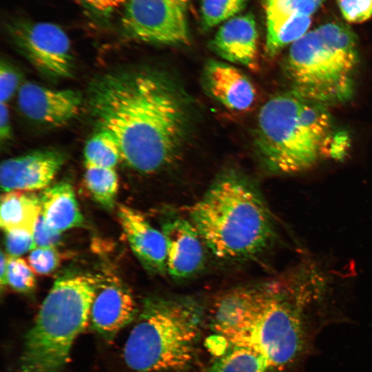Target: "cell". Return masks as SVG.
<instances>
[{"label": "cell", "mask_w": 372, "mask_h": 372, "mask_svg": "<svg viewBox=\"0 0 372 372\" xmlns=\"http://www.w3.org/2000/svg\"><path fill=\"white\" fill-rule=\"evenodd\" d=\"M118 217L130 246L149 273H167V245L162 231L154 228L138 211L120 205Z\"/></svg>", "instance_id": "9a60e30c"}, {"label": "cell", "mask_w": 372, "mask_h": 372, "mask_svg": "<svg viewBox=\"0 0 372 372\" xmlns=\"http://www.w3.org/2000/svg\"><path fill=\"white\" fill-rule=\"evenodd\" d=\"M258 40L254 17L247 13L225 21L211 40V48L229 62L256 70L258 66Z\"/></svg>", "instance_id": "2e32d148"}, {"label": "cell", "mask_w": 372, "mask_h": 372, "mask_svg": "<svg viewBox=\"0 0 372 372\" xmlns=\"http://www.w3.org/2000/svg\"><path fill=\"white\" fill-rule=\"evenodd\" d=\"M4 26L12 43L41 73L54 79L72 76L71 41L59 25L13 17Z\"/></svg>", "instance_id": "ba28073f"}, {"label": "cell", "mask_w": 372, "mask_h": 372, "mask_svg": "<svg viewBox=\"0 0 372 372\" xmlns=\"http://www.w3.org/2000/svg\"><path fill=\"white\" fill-rule=\"evenodd\" d=\"M98 276L57 279L25 337L21 372H62L74 341L90 320Z\"/></svg>", "instance_id": "52a82bcc"}, {"label": "cell", "mask_w": 372, "mask_h": 372, "mask_svg": "<svg viewBox=\"0 0 372 372\" xmlns=\"http://www.w3.org/2000/svg\"><path fill=\"white\" fill-rule=\"evenodd\" d=\"M61 258L56 247H36L29 254L28 262L34 272L47 275L59 267Z\"/></svg>", "instance_id": "d4e9b609"}, {"label": "cell", "mask_w": 372, "mask_h": 372, "mask_svg": "<svg viewBox=\"0 0 372 372\" xmlns=\"http://www.w3.org/2000/svg\"><path fill=\"white\" fill-rule=\"evenodd\" d=\"M343 18L351 23H361L372 17V0H337Z\"/></svg>", "instance_id": "484cf974"}, {"label": "cell", "mask_w": 372, "mask_h": 372, "mask_svg": "<svg viewBox=\"0 0 372 372\" xmlns=\"http://www.w3.org/2000/svg\"><path fill=\"white\" fill-rule=\"evenodd\" d=\"M266 359L247 347L229 345L210 365L207 372H271Z\"/></svg>", "instance_id": "ffe728a7"}, {"label": "cell", "mask_w": 372, "mask_h": 372, "mask_svg": "<svg viewBox=\"0 0 372 372\" xmlns=\"http://www.w3.org/2000/svg\"><path fill=\"white\" fill-rule=\"evenodd\" d=\"M7 261L8 257L4 254L3 251L1 252V265H0V285L1 289H3L7 286Z\"/></svg>", "instance_id": "1f68e13d"}, {"label": "cell", "mask_w": 372, "mask_h": 372, "mask_svg": "<svg viewBox=\"0 0 372 372\" xmlns=\"http://www.w3.org/2000/svg\"><path fill=\"white\" fill-rule=\"evenodd\" d=\"M248 0H202L200 17L202 25L209 29L227 21L240 12Z\"/></svg>", "instance_id": "603a6c76"}, {"label": "cell", "mask_w": 372, "mask_h": 372, "mask_svg": "<svg viewBox=\"0 0 372 372\" xmlns=\"http://www.w3.org/2000/svg\"><path fill=\"white\" fill-rule=\"evenodd\" d=\"M7 285L20 293H28L34 289L36 280L29 263L20 257H8Z\"/></svg>", "instance_id": "cb8c5ba5"}, {"label": "cell", "mask_w": 372, "mask_h": 372, "mask_svg": "<svg viewBox=\"0 0 372 372\" xmlns=\"http://www.w3.org/2000/svg\"><path fill=\"white\" fill-rule=\"evenodd\" d=\"M85 165L113 168L121 158L119 145L108 131L99 128L86 142L84 147Z\"/></svg>", "instance_id": "7402d4cb"}, {"label": "cell", "mask_w": 372, "mask_h": 372, "mask_svg": "<svg viewBox=\"0 0 372 372\" xmlns=\"http://www.w3.org/2000/svg\"><path fill=\"white\" fill-rule=\"evenodd\" d=\"M204 314L202 304L191 296L145 299L124 346L125 363L136 372H189Z\"/></svg>", "instance_id": "5b68a950"}, {"label": "cell", "mask_w": 372, "mask_h": 372, "mask_svg": "<svg viewBox=\"0 0 372 372\" xmlns=\"http://www.w3.org/2000/svg\"><path fill=\"white\" fill-rule=\"evenodd\" d=\"M358 63L355 34L333 22L307 32L291 44L285 71L293 91L328 107L352 97Z\"/></svg>", "instance_id": "8992f818"}, {"label": "cell", "mask_w": 372, "mask_h": 372, "mask_svg": "<svg viewBox=\"0 0 372 372\" xmlns=\"http://www.w3.org/2000/svg\"><path fill=\"white\" fill-rule=\"evenodd\" d=\"M17 104L28 119L45 125L58 126L79 114L82 96L74 90L52 89L27 81L18 89Z\"/></svg>", "instance_id": "8fae6325"}, {"label": "cell", "mask_w": 372, "mask_h": 372, "mask_svg": "<svg viewBox=\"0 0 372 372\" xmlns=\"http://www.w3.org/2000/svg\"><path fill=\"white\" fill-rule=\"evenodd\" d=\"M161 231L167 245V273L176 279L198 273L205 264V243L192 222L172 217L163 223Z\"/></svg>", "instance_id": "5bb4252c"}, {"label": "cell", "mask_w": 372, "mask_h": 372, "mask_svg": "<svg viewBox=\"0 0 372 372\" xmlns=\"http://www.w3.org/2000/svg\"><path fill=\"white\" fill-rule=\"evenodd\" d=\"M204 81L210 94L229 110L247 111L256 101V90L252 82L230 64L209 61L205 67Z\"/></svg>", "instance_id": "e0dca14e"}, {"label": "cell", "mask_w": 372, "mask_h": 372, "mask_svg": "<svg viewBox=\"0 0 372 372\" xmlns=\"http://www.w3.org/2000/svg\"><path fill=\"white\" fill-rule=\"evenodd\" d=\"M6 249L9 256L19 257L36 246L32 233L24 230L5 231Z\"/></svg>", "instance_id": "4316f807"}, {"label": "cell", "mask_w": 372, "mask_h": 372, "mask_svg": "<svg viewBox=\"0 0 372 372\" xmlns=\"http://www.w3.org/2000/svg\"><path fill=\"white\" fill-rule=\"evenodd\" d=\"M84 180L96 202L107 209L114 207L118 190V177L115 169L86 165Z\"/></svg>", "instance_id": "44dd1931"}, {"label": "cell", "mask_w": 372, "mask_h": 372, "mask_svg": "<svg viewBox=\"0 0 372 372\" xmlns=\"http://www.w3.org/2000/svg\"><path fill=\"white\" fill-rule=\"evenodd\" d=\"M190 221L205 245L223 260H245L276 240L274 218L258 189L234 172L219 175L191 207Z\"/></svg>", "instance_id": "3957f363"}, {"label": "cell", "mask_w": 372, "mask_h": 372, "mask_svg": "<svg viewBox=\"0 0 372 372\" xmlns=\"http://www.w3.org/2000/svg\"><path fill=\"white\" fill-rule=\"evenodd\" d=\"M85 12L96 19H107L114 10L127 0H78Z\"/></svg>", "instance_id": "f546056e"}, {"label": "cell", "mask_w": 372, "mask_h": 372, "mask_svg": "<svg viewBox=\"0 0 372 372\" xmlns=\"http://www.w3.org/2000/svg\"><path fill=\"white\" fill-rule=\"evenodd\" d=\"M190 0H127L120 25L127 38L152 43L187 44Z\"/></svg>", "instance_id": "9c48e42d"}, {"label": "cell", "mask_w": 372, "mask_h": 372, "mask_svg": "<svg viewBox=\"0 0 372 372\" xmlns=\"http://www.w3.org/2000/svg\"><path fill=\"white\" fill-rule=\"evenodd\" d=\"M21 81L17 70L6 61L0 64V101L6 103L14 95Z\"/></svg>", "instance_id": "83f0119b"}, {"label": "cell", "mask_w": 372, "mask_h": 372, "mask_svg": "<svg viewBox=\"0 0 372 372\" xmlns=\"http://www.w3.org/2000/svg\"><path fill=\"white\" fill-rule=\"evenodd\" d=\"M40 196L31 192H4L1 197L0 225L4 231L24 230L33 233L41 214Z\"/></svg>", "instance_id": "d6986e66"}, {"label": "cell", "mask_w": 372, "mask_h": 372, "mask_svg": "<svg viewBox=\"0 0 372 372\" xmlns=\"http://www.w3.org/2000/svg\"><path fill=\"white\" fill-rule=\"evenodd\" d=\"M65 162L60 152L39 149L8 158L0 166L1 190L32 192L49 187Z\"/></svg>", "instance_id": "7c38bea8"}, {"label": "cell", "mask_w": 372, "mask_h": 372, "mask_svg": "<svg viewBox=\"0 0 372 372\" xmlns=\"http://www.w3.org/2000/svg\"><path fill=\"white\" fill-rule=\"evenodd\" d=\"M327 106L291 90L273 96L260 110L256 145L271 172L295 174L312 167L334 138Z\"/></svg>", "instance_id": "277c9868"}, {"label": "cell", "mask_w": 372, "mask_h": 372, "mask_svg": "<svg viewBox=\"0 0 372 372\" xmlns=\"http://www.w3.org/2000/svg\"><path fill=\"white\" fill-rule=\"evenodd\" d=\"M12 137V127L8 108L6 103H1L0 106V138L1 141H8Z\"/></svg>", "instance_id": "4dcf8cb0"}, {"label": "cell", "mask_w": 372, "mask_h": 372, "mask_svg": "<svg viewBox=\"0 0 372 372\" xmlns=\"http://www.w3.org/2000/svg\"><path fill=\"white\" fill-rule=\"evenodd\" d=\"M89 106L99 128L116 140L121 159L152 174L171 165L185 140L187 108L169 81L145 70L103 74L89 87Z\"/></svg>", "instance_id": "7a4b0ae2"}, {"label": "cell", "mask_w": 372, "mask_h": 372, "mask_svg": "<svg viewBox=\"0 0 372 372\" xmlns=\"http://www.w3.org/2000/svg\"><path fill=\"white\" fill-rule=\"evenodd\" d=\"M334 278L318 261L303 258L281 279L222 296L210 325L227 346L249 347L273 371L292 365L305 345L307 314L331 296Z\"/></svg>", "instance_id": "6da1fadb"}, {"label": "cell", "mask_w": 372, "mask_h": 372, "mask_svg": "<svg viewBox=\"0 0 372 372\" xmlns=\"http://www.w3.org/2000/svg\"><path fill=\"white\" fill-rule=\"evenodd\" d=\"M136 304L130 291L115 278L98 276L90 321L105 340H112L136 316Z\"/></svg>", "instance_id": "4fadbf2b"}, {"label": "cell", "mask_w": 372, "mask_h": 372, "mask_svg": "<svg viewBox=\"0 0 372 372\" xmlns=\"http://www.w3.org/2000/svg\"><path fill=\"white\" fill-rule=\"evenodd\" d=\"M61 234L47 223L41 213L32 233L36 247H56L61 244Z\"/></svg>", "instance_id": "f1b7e54d"}, {"label": "cell", "mask_w": 372, "mask_h": 372, "mask_svg": "<svg viewBox=\"0 0 372 372\" xmlns=\"http://www.w3.org/2000/svg\"><path fill=\"white\" fill-rule=\"evenodd\" d=\"M40 200L41 213L54 229L62 232L83 225V217L70 183L59 182L49 186L41 194Z\"/></svg>", "instance_id": "ac0fdd59"}, {"label": "cell", "mask_w": 372, "mask_h": 372, "mask_svg": "<svg viewBox=\"0 0 372 372\" xmlns=\"http://www.w3.org/2000/svg\"><path fill=\"white\" fill-rule=\"evenodd\" d=\"M325 0H264L266 14L265 52L276 55L307 32L311 16Z\"/></svg>", "instance_id": "30bf717a"}]
</instances>
